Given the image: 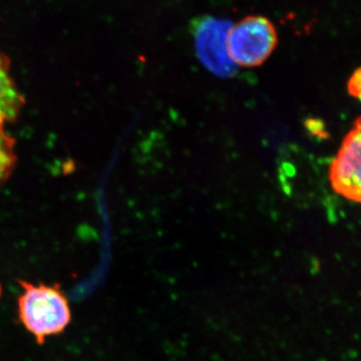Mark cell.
I'll use <instances>...</instances> for the list:
<instances>
[{
	"label": "cell",
	"instance_id": "cell-1",
	"mask_svg": "<svg viewBox=\"0 0 361 361\" xmlns=\"http://www.w3.org/2000/svg\"><path fill=\"white\" fill-rule=\"evenodd\" d=\"M18 318L37 343L65 331L71 320L70 303L58 285H35L21 281Z\"/></svg>",
	"mask_w": 361,
	"mask_h": 361
},
{
	"label": "cell",
	"instance_id": "cell-2",
	"mask_svg": "<svg viewBox=\"0 0 361 361\" xmlns=\"http://www.w3.org/2000/svg\"><path fill=\"white\" fill-rule=\"evenodd\" d=\"M277 42L276 28L267 18L247 16L230 27L227 51L235 65L253 68L269 58Z\"/></svg>",
	"mask_w": 361,
	"mask_h": 361
},
{
	"label": "cell",
	"instance_id": "cell-3",
	"mask_svg": "<svg viewBox=\"0 0 361 361\" xmlns=\"http://www.w3.org/2000/svg\"><path fill=\"white\" fill-rule=\"evenodd\" d=\"M192 26L195 47L201 63L218 77H233L237 66L227 51V35L231 27L229 21L202 16L194 20Z\"/></svg>",
	"mask_w": 361,
	"mask_h": 361
},
{
	"label": "cell",
	"instance_id": "cell-4",
	"mask_svg": "<svg viewBox=\"0 0 361 361\" xmlns=\"http://www.w3.org/2000/svg\"><path fill=\"white\" fill-rule=\"evenodd\" d=\"M329 180L336 194L361 206V116L330 164Z\"/></svg>",
	"mask_w": 361,
	"mask_h": 361
},
{
	"label": "cell",
	"instance_id": "cell-5",
	"mask_svg": "<svg viewBox=\"0 0 361 361\" xmlns=\"http://www.w3.org/2000/svg\"><path fill=\"white\" fill-rule=\"evenodd\" d=\"M23 104L16 90L8 66L0 56V184L8 177L16 163L13 140L7 135L6 123L16 120Z\"/></svg>",
	"mask_w": 361,
	"mask_h": 361
},
{
	"label": "cell",
	"instance_id": "cell-6",
	"mask_svg": "<svg viewBox=\"0 0 361 361\" xmlns=\"http://www.w3.org/2000/svg\"><path fill=\"white\" fill-rule=\"evenodd\" d=\"M348 90L350 96L361 101V68H357L349 78Z\"/></svg>",
	"mask_w": 361,
	"mask_h": 361
},
{
	"label": "cell",
	"instance_id": "cell-7",
	"mask_svg": "<svg viewBox=\"0 0 361 361\" xmlns=\"http://www.w3.org/2000/svg\"><path fill=\"white\" fill-rule=\"evenodd\" d=\"M1 293H2V288H1V285H0V297H1Z\"/></svg>",
	"mask_w": 361,
	"mask_h": 361
}]
</instances>
